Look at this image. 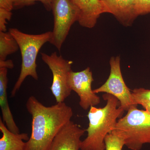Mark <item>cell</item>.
<instances>
[{"mask_svg":"<svg viewBox=\"0 0 150 150\" xmlns=\"http://www.w3.org/2000/svg\"><path fill=\"white\" fill-rule=\"evenodd\" d=\"M32 116V131L25 150H47L54 137L71 121L73 111L64 102L46 106L36 98L30 97L26 103Z\"/></svg>","mask_w":150,"mask_h":150,"instance_id":"cell-1","label":"cell"},{"mask_svg":"<svg viewBox=\"0 0 150 150\" xmlns=\"http://www.w3.org/2000/svg\"><path fill=\"white\" fill-rule=\"evenodd\" d=\"M106 105L102 108L91 106L88 114L87 136L82 142L80 150H105L104 140L111 133L125 110L116 97L110 94L103 95Z\"/></svg>","mask_w":150,"mask_h":150,"instance_id":"cell-2","label":"cell"},{"mask_svg":"<svg viewBox=\"0 0 150 150\" xmlns=\"http://www.w3.org/2000/svg\"><path fill=\"white\" fill-rule=\"evenodd\" d=\"M137 106L130 107L111 131L122 138L125 146L131 150H140L145 144H150V113Z\"/></svg>","mask_w":150,"mask_h":150,"instance_id":"cell-3","label":"cell"},{"mask_svg":"<svg viewBox=\"0 0 150 150\" xmlns=\"http://www.w3.org/2000/svg\"><path fill=\"white\" fill-rule=\"evenodd\" d=\"M9 32L17 42L22 57L20 74L11 92V97H13L27 76H30L35 80H38L36 58L41 47L46 42H50L51 32L32 35L24 33L16 28H10Z\"/></svg>","mask_w":150,"mask_h":150,"instance_id":"cell-4","label":"cell"},{"mask_svg":"<svg viewBox=\"0 0 150 150\" xmlns=\"http://www.w3.org/2000/svg\"><path fill=\"white\" fill-rule=\"evenodd\" d=\"M51 10L54 27L49 42L60 51L71 27L78 21V11L69 0H52Z\"/></svg>","mask_w":150,"mask_h":150,"instance_id":"cell-5","label":"cell"},{"mask_svg":"<svg viewBox=\"0 0 150 150\" xmlns=\"http://www.w3.org/2000/svg\"><path fill=\"white\" fill-rule=\"evenodd\" d=\"M41 58L48 65L53 75V82L51 90L56 103L64 102L71 94V90L68 83L69 74L71 70L73 62L66 60L56 52L48 55L41 53Z\"/></svg>","mask_w":150,"mask_h":150,"instance_id":"cell-6","label":"cell"},{"mask_svg":"<svg viewBox=\"0 0 150 150\" xmlns=\"http://www.w3.org/2000/svg\"><path fill=\"white\" fill-rule=\"evenodd\" d=\"M120 57L112 56L110 60V71L105 83L98 88L93 90L94 93H105L110 94L119 100L120 106L126 111L134 104L131 91L128 87L123 80L121 69Z\"/></svg>","mask_w":150,"mask_h":150,"instance_id":"cell-7","label":"cell"},{"mask_svg":"<svg viewBox=\"0 0 150 150\" xmlns=\"http://www.w3.org/2000/svg\"><path fill=\"white\" fill-rule=\"evenodd\" d=\"M94 80L90 68L79 72H70L68 83L71 90L75 92L80 98L79 105L84 110L100 103V98L92 89L91 84Z\"/></svg>","mask_w":150,"mask_h":150,"instance_id":"cell-8","label":"cell"},{"mask_svg":"<svg viewBox=\"0 0 150 150\" xmlns=\"http://www.w3.org/2000/svg\"><path fill=\"white\" fill-rule=\"evenodd\" d=\"M85 131L70 121L56 134L47 150H80L81 137Z\"/></svg>","mask_w":150,"mask_h":150,"instance_id":"cell-9","label":"cell"},{"mask_svg":"<svg viewBox=\"0 0 150 150\" xmlns=\"http://www.w3.org/2000/svg\"><path fill=\"white\" fill-rule=\"evenodd\" d=\"M78 11V22L82 27L91 28L95 26L102 13H107L100 0H69Z\"/></svg>","mask_w":150,"mask_h":150,"instance_id":"cell-10","label":"cell"},{"mask_svg":"<svg viewBox=\"0 0 150 150\" xmlns=\"http://www.w3.org/2000/svg\"><path fill=\"white\" fill-rule=\"evenodd\" d=\"M107 13L112 14L124 26H131L137 16L134 11L136 0H100Z\"/></svg>","mask_w":150,"mask_h":150,"instance_id":"cell-11","label":"cell"},{"mask_svg":"<svg viewBox=\"0 0 150 150\" xmlns=\"http://www.w3.org/2000/svg\"><path fill=\"white\" fill-rule=\"evenodd\" d=\"M8 69L0 68V106L3 120L10 131L15 134H19V129L14 120L8 100L7 88L8 79Z\"/></svg>","mask_w":150,"mask_h":150,"instance_id":"cell-12","label":"cell"},{"mask_svg":"<svg viewBox=\"0 0 150 150\" xmlns=\"http://www.w3.org/2000/svg\"><path fill=\"white\" fill-rule=\"evenodd\" d=\"M0 131L2 137L0 139V150H25L26 142L30 137L26 133L15 134L8 129L1 118L0 119Z\"/></svg>","mask_w":150,"mask_h":150,"instance_id":"cell-13","label":"cell"},{"mask_svg":"<svg viewBox=\"0 0 150 150\" xmlns=\"http://www.w3.org/2000/svg\"><path fill=\"white\" fill-rule=\"evenodd\" d=\"M19 48L16 40L10 32L0 31V60H6L9 55Z\"/></svg>","mask_w":150,"mask_h":150,"instance_id":"cell-14","label":"cell"},{"mask_svg":"<svg viewBox=\"0 0 150 150\" xmlns=\"http://www.w3.org/2000/svg\"><path fill=\"white\" fill-rule=\"evenodd\" d=\"M105 150H122L125 146L124 140L113 133H109L104 140Z\"/></svg>","mask_w":150,"mask_h":150,"instance_id":"cell-15","label":"cell"},{"mask_svg":"<svg viewBox=\"0 0 150 150\" xmlns=\"http://www.w3.org/2000/svg\"><path fill=\"white\" fill-rule=\"evenodd\" d=\"M131 91L133 101L136 105L139 104L142 106L150 103V90L139 88Z\"/></svg>","mask_w":150,"mask_h":150,"instance_id":"cell-16","label":"cell"},{"mask_svg":"<svg viewBox=\"0 0 150 150\" xmlns=\"http://www.w3.org/2000/svg\"><path fill=\"white\" fill-rule=\"evenodd\" d=\"M52 0H15L14 3V9H19L24 7L29 6L35 4L36 1H40L44 6L46 10H51Z\"/></svg>","mask_w":150,"mask_h":150,"instance_id":"cell-17","label":"cell"},{"mask_svg":"<svg viewBox=\"0 0 150 150\" xmlns=\"http://www.w3.org/2000/svg\"><path fill=\"white\" fill-rule=\"evenodd\" d=\"M134 11L137 17L150 13V0H136Z\"/></svg>","mask_w":150,"mask_h":150,"instance_id":"cell-18","label":"cell"},{"mask_svg":"<svg viewBox=\"0 0 150 150\" xmlns=\"http://www.w3.org/2000/svg\"><path fill=\"white\" fill-rule=\"evenodd\" d=\"M12 13L10 11L0 8V31L6 32L8 21L11 18Z\"/></svg>","mask_w":150,"mask_h":150,"instance_id":"cell-19","label":"cell"},{"mask_svg":"<svg viewBox=\"0 0 150 150\" xmlns=\"http://www.w3.org/2000/svg\"><path fill=\"white\" fill-rule=\"evenodd\" d=\"M15 1V0H0V8L11 11L13 9Z\"/></svg>","mask_w":150,"mask_h":150,"instance_id":"cell-20","label":"cell"},{"mask_svg":"<svg viewBox=\"0 0 150 150\" xmlns=\"http://www.w3.org/2000/svg\"><path fill=\"white\" fill-rule=\"evenodd\" d=\"M13 67V62L12 60H0V68L11 69Z\"/></svg>","mask_w":150,"mask_h":150,"instance_id":"cell-21","label":"cell"},{"mask_svg":"<svg viewBox=\"0 0 150 150\" xmlns=\"http://www.w3.org/2000/svg\"><path fill=\"white\" fill-rule=\"evenodd\" d=\"M142 106L145 108V110H146L150 113V103L144 105H142Z\"/></svg>","mask_w":150,"mask_h":150,"instance_id":"cell-22","label":"cell"}]
</instances>
